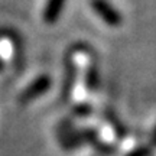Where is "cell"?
<instances>
[{"instance_id":"6da1fadb","label":"cell","mask_w":156,"mask_h":156,"mask_svg":"<svg viewBox=\"0 0 156 156\" xmlns=\"http://www.w3.org/2000/svg\"><path fill=\"white\" fill-rule=\"evenodd\" d=\"M51 87H52V78L48 74H41L23 88V91L19 95V101L22 104H28L30 101L45 95L51 90Z\"/></svg>"},{"instance_id":"7a4b0ae2","label":"cell","mask_w":156,"mask_h":156,"mask_svg":"<svg viewBox=\"0 0 156 156\" xmlns=\"http://www.w3.org/2000/svg\"><path fill=\"white\" fill-rule=\"evenodd\" d=\"M91 7L97 16L100 17L107 26L117 28L123 23L122 13L108 2V0H91Z\"/></svg>"},{"instance_id":"3957f363","label":"cell","mask_w":156,"mask_h":156,"mask_svg":"<svg viewBox=\"0 0 156 156\" xmlns=\"http://www.w3.org/2000/svg\"><path fill=\"white\" fill-rule=\"evenodd\" d=\"M59 140H61L62 146L67 147V149L78 147L84 142L83 133L75 130V127L68 120H65L62 123V126L59 127Z\"/></svg>"},{"instance_id":"277c9868","label":"cell","mask_w":156,"mask_h":156,"mask_svg":"<svg viewBox=\"0 0 156 156\" xmlns=\"http://www.w3.org/2000/svg\"><path fill=\"white\" fill-rule=\"evenodd\" d=\"M65 5H67V0H46L44 13H42L44 20L48 25H54L61 17Z\"/></svg>"},{"instance_id":"5b68a950","label":"cell","mask_w":156,"mask_h":156,"mask_svg":"<svg viewBox=\"0 0 156 156\" xmlns=\"http://www.w3.org/2000/svg\"><path fill=\"white\" fill-rule=\"evenodd\" d=\"M75 77H77V67H74L73 64H68L67 73H65V77H64V84H62V98L67 100L71 95V90H73Z\"/></svg>"},{"instance_id":"8992f818","label":"cell","mask_w":156,"mask_h":156,"mask_svg":"<svg viewBox=\"0 0 156 156\" xmlns=\"http://www.w3.org/2000/svg\"><path fill=\"white\" fill-rule=\"evenodd\" d=\"M98 84H100V73H98L97 67L91 65L85 73V87L93 91L98 87Z\"/></svg>"},{"instance_id":"52a82bcc","label":"cell","mask_w":156,"mask_h":156,"mask_svg":"<svg viewBox=\"0 0 156 156\" xmlns=\"http://www.w3.org/2000/svg\"><path fill=\"white\" fill-rule=\"evenodd\" d=\"M151 151H149V147H146V146H139V147H136L133 151H130L126 156H149Z\"/></svg>"},{"instance_id":"ba28073f","label":"cell","mask_w":156,"mask_h":156,"mask_svg":"<svg viewBox=\"0 0 156 156\" xmlns=\"http://www.w3.org/2000/svg\"><path fill=\"white\" fill-rule=\"evenodd\" d=\"M90 106H87V104H81V106H78L77 108H75V113H80L81 116H87L90 113Z\"/></svg>"}]
</instances>
